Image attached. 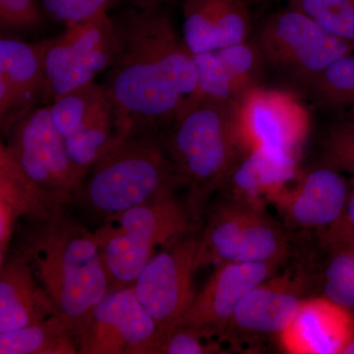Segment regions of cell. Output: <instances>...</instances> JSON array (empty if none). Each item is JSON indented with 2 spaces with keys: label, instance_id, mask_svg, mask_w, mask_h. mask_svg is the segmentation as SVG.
Masks as SVG:
<instances>
[{
  "label": "cell",
  "instance_id": "obj_29",
  "mask_svg": "<svg viewBox=\"0 0 354 354\" xmlns=\"http://www.w3.org/2000/svg\"><path fill=\"white\" fill-rule=\"evenodd\" d=\"M221 342L190 326L177 324L160 337L155 354L223 353Z\"/></svg>",
  "mask_w": 354,
  "mask_h": 354
},
{
  "label": "cell",
  "instance_id": "obj_15",
  "mask_svg": "<svg viewBox=\"0 0 354 354\" xmlns=\"http://www.w3.org/2000/svg\"><path fill=\"white\" fill-rule=\"evenodd\" d=\"M46 46V39L39 43H28L14 37H1L0 39L2 135L43 104Z\"/></svg>",
  "mask_w": 354,
  "mask_h": 354
},
{
  "label": "cell",
  "instance_id": "obj_8",
  "mask_svg": "<svg viewBox=\"0 0 354 354\" xmlns=\"http://www.w3.org/2000/svg\"><path fill=\"white\" fill-rule=\"evenodd\" d=\"M203 246L209 263H277L288 251L278 223L262 202L225 198L209 211L202 227Z\"/></svg>",
  "mask_w": 354,
  "mask_h": 354
},
{
  "label": "cell",
  "instance_id": "obj_25",
  "mask_svg": "<svg viewBox=\"0 0 354 354\" xmlns=\"http://www.w3.org/2000/svg\"><path fill=\"white\" fill-rule=\"evenodd\" d=\"M304 86L312 99L324 108L354 106V55L335 60Z\"/></svg>",
  "mask_w": 354,
  "mask_h": 354
},
{
  "label": "cell",
  "instance_id": "obj_22",
  "mask_svg": "<svg viewBox=\"0 0 354 354\" xmlns=\"http://www.w3.org/2000/svg\"><path fill=\"white\" fill-rule=\"evenodd\" d=\"M297 177V160L264 148L242 153L221 190L227 198L274 201Z\"/></svg>",
  "mask_w": 354,
  "mask_h": 354
},
{
  "label": "cell",
  "instance_id": "obj_4",
  "mask_svg": "<svg viewBox=\"0 0 354 354\" xmlns=\"http://www.w3.org/2000/svg\"><path fill=\"white\" fill-rule=\"evenodd\" d=\"M169 186L139 206L106 216L95 230L111 291L132 285L160 249L198 230L189 206L177 200Z\"/></svg>",
  "mask_w": 354,
  "mask_h": 354
},
{
  "label": "cell",
  "instance_id": "obj_2",
  "mask_svg": "<svg viewBox=\"0 0 354 354\" xmlns=\"http://www.w3.org/2000/svg\"><path fill=\"white\" fill-rule=\"evenodd\" d=\"M10 250L29 263L79 337L88 314L111 291L95 232L73 218L67 206L55 205L20 221Z\"/></svg>",
  "mask_w": 354,
  "mask_h": 354
},
{
  "label": "cell",
  "instance_id": "obj_1",
  "mask_svg": "<svg viewBox=\"0 0 354 354\" xmlns=\"http://www.w3.org/2000/svg\"><path fill=\"white\" fill-rule=\"evenodd\" d=\"M114 24L118 48L104 85L131 133L164 132L196 95L193 53L162 7L130 9Z\"/></svg>",
  "mask_w": 354,
  "mask_h": 354
},
{
  "label": "cell",
  "instance_id": "obj_34",
  "mask_svg": "<svg viewBox=\"0 0 354 354\" xmlns=\"http://www.w3.org/2000/svg\"><path fill=\"white\" fill-rule=\"evenodd\" d=\"M342 354H354V339L346 346Z\"/></svg>",
  "mask_w": 354,
  "mask_h": 354
},
{
  "label": "cell",
  "instance_id": "obj_16",
  "mask_svg": "<svg viewBox=\"0 0 354 354\" xmlns=\"http://www.w3.org/2000/svg\"><path fill=\"white\" fill-rule=\"evenodd\" d=\"M304 281L290 274L262 281L236 307L221 341L235 344L241 337L281 335L304 302Z\"/></svg>",
  "mask_w": 354,
  "mask_h": 354
},
{
  "label": "cell",
  "instance_id": "obj_10",
  "mask_svg": "<svg viewBox=\"0 0 354 354\" xmlns=\"http://www.w3.org/2000/svg\"><path fill=\"white\" fill-rule=\"evenodd\" d=\"M254 41L266 64L285 72L304 85L354 50L353 41L333 36L304 13L288 6L263 21Z\"/></svg>",
  "mask_w": 354,
  "mask_h": 354
},
{
  "label": "cell",
  "instance_id": "obj_33",
  "mask_svg": "<svg viewBox=\"0 0 354 354\" xmlns=\"http://www.w3.org/2000/svg\"><path fill=\"white\" fill-rule=\"evenodd\" d=\"M127 1L134 8L147 10V9L160 8L165 4L171 3L177 0H127Z\"/></svg>",
  "mask_w": 354,
  "mask_h": 354
},
{
  "label": "cell",
  "instance_id": "obj_23",
  "mask_svg": "<svg viewBox=\"0 0 354 354\" xmlns=\"http://www.w3.org/2000/svg\"><path fill=\"white\" fill-rule=\"evenodd\" d=\"M37 187L7 150L0 144V263L10 251L23 218L37 216L55 206ZM66 206V205H65Z\"/></svg>",
  "mask_w": 354,
  "mask_h": 354
},
{
  "label": "cell",
  "instance_id": "obj_14",
  "mask_svg": "<svg viewBox=\"0 0 354 354\" xmlns=\"http://www.w3.org/2000/svg\"><path fill=\"white\" fill-rule=\"evenodd\" d=\"M279 266L277 263H220L178 324L221 341L241 300L255 286L271 278Z\"/></svg>",
  "mask_w": 354,
  "mask_h": 354
},
{
  "label": "cell",
  "instance_id": "obj_20",
  "mask_svg": "<svg viewBox=\"0 0 354 354\" xmlns=\"http://www.w3.org/2000/svg\"><path fill=\"white\" fill-rule=\"evenodd\" d=\"M351 192L334 167L314 169L272 201L295 227L328 230L342 218Z\"/></svg>",
  "mask_w": 354,
  "mask_h": 354
},
{
  "label": "cell",
  "instance_id": "obj_24",
  "mask_svg": "<svg viewBox=\"0 0 354 354\" xmlns=\"http://www.w3.org/2000/svg\"><path fill=\"white\" fill-rule=\"evenodd\" d=\"M1 354H77L76 330L62 314L22 329L0 334Z\"/></svg>",
  "mask_w": 354,
  "mask_h": 354
},
{
  "label": "cell",
  "instance_id": "obj_31",
  "mask_svg": "<svg viewBox=\"0 0 354 354\" xmlns=\"http://www.w3.org/2000/svg\"><path fill=\"white\" fill-rule=\"evenodd\" d=\"M329 167L349 172L354 179V120L335 123L324 144Z\"/></svg>",
  "mask_w": 354,
  "mask_h": 354
},
{
  "label": "cell",
  "instance_id": "obj_26",
  "mask_svg": "<svg viewBox=\"0 0 354 354\" xmlns=\"http://www.w3.org/2000/svg\"><path fill=\"white\" fill-rule=\"evenodd\" d=\"M269 1V0H267ZM333 36L354 43V0H283Z\"/></svg>",
  "mask_w": 354,
  "mask_h": 354
},
{
  "label": "cell",
  "instance_id": "obj_28",
  "mask_svg": "<svg viewBox=\"0 0 354 354\" xmlns=\"http://www.w3.org/2000/svg\"><path fill=\"white\" fill-rule=\"evenodd\" d=\"M46 17L41 0H0L1 37L38 32Z\"/></svg>",
  "mask_w": 354,
  "mask_h": 354
},
{
  "label": "cell",
  "instance_id": "obj_3",
  "mask_svg": "<svg viewBox=\"0 0 354 354\" xmlns=\"http://www.w3.org/2000/svg\"><path fill=\"white\" fill-rule=\"evenodd\" d=\"M162 134L177 176L189 187L188 205L199 220L205 199L221 190L243 153L234 104L196 94Z\"/></svg>",
  "mask_w": 354,
  "mask_h": 354
},
{
  "label": "cell",
  "instance_id": "obj_13",
  "mask_svg": "<svg viewBox=\"0 0 354 354\" xmlns=\"http://www.w3.org/2000/svg\"><path fill=\"white\" fill-rule=\"evenodd\" d=\"M160 332L133 285L109 291L79 334L81 354H155Z\"/></svg>",
  "mask_w": 354,
  "mask_h": 354
},
{
  "label": "cell",
  "instance_id": "obj_12",
  "mask_svg": "<svg viewBox=\"0 0 354 354\" xmlns=\"http://www.w3.org/2000/svg\"><path fill=\"white\" fill-rule=\"evenodd\" d=\"M234 120L242 153L264 148L297 160L310 129L308 111L295 95L261 86L234 104Z\"/></svg>",
  "mask_w": 354,
  "mask_h": 354
},
{
  "label": "cell",
  "instance_id": "obj_9",
  "mask_svg": "<svg viewBox=\"0 0 354 354\" xmlns=\"http://www.w3.org/2000/svg\"><path fill=\"white\" fill-rule=\"evenodd\" d=\"M43 104L95 81L115 57L118 36L106 12L70 27L46 39Z\"/></svg>",
  "mask_w": 354,
  "mask_h": 354
},
{
  "label": "cell",
  "instance_id": "obj_5",
  "mask_svg": "<svg viewBox=\"0 0 354 354\" xmlns=\"http://www.w3.org/2000/svg\"><path fill=\"white\" fill-rule=\"evenodd\" d=\"M176 184L183 185L162 132H134L91 167L77 203L106 218L139 206Z\"/></svg>",
  "mask_w": 354,
  "mask_h": 354
},
{
  "label": "cell",
  "instance_id": "obj_21",
  "mask_svg": "<svg viewBox=\"0 0 354 354\" xmlns=\"http://www.w3.org/2000/svg\"><path fill=\"white\" fill-rule=\"evenodd\" d=\"M59 314L31 266L10 250L0 263V334L12 332Z\"/></svg>",
  "mask_w": 354,
  "mask_h": 354
},
{
  "label": "cell",
  "instance_id": "obj_32",
  "mask_svg": "<svg viewBox=\"0 0 354 354\" xmlns=\"http://www.w3.org/2000/svg\"><path fill=\"white\" fill-rule=\"evenodd\" d=\"M324 232V242L330 249L354 247V189L349 194L342 218Z\"/></svg>",
  "mask_w": 354,
  "mask_h": 354
},
{
  "label": "cell",
  "instance_id": "obj_6",
  "mask_svg": "<svg viewBox=\"0 0 354 354\" xmlns=\"http://www.w3.org/2000/svg\"><path fill=\"white\" fill-rule=\"evenodd\" d=\"M51 120L72 162L84 171L111 152L131 127L104 84H85L50 104Z\"/></svg>",
  "mask_w": 354,
  "mask_h": 354
},
{
  "label": "cell",
  "instance_id": "obj_17",
  "mask_svg": "<svg viewBox=\"0 0 354 354\" xmlns=\"http://www.w3.org/2000/svg\"><path fill=\"white\" fill-rule=\"evenodd\" d=\"M197 93L235 104L259 87L266 62L254 39L193 55Z\"/></svg>",
  "mask_w": 354,
  "mask_h": 354
},
{
  "label": "cell",
  "instance_id": "obj_19",
  "mask_svg": "<svg viewBox=\"0 0 354 354\" xmlns=\"http://www.w3.org/2000/svg\"><path fill=\"white\" fill-rule=\"evenodd\" d=\"M279 337L293 354H342L354 339V312L327 297L304 299Z\"/></svg>",
  "mask_w": 354,
  "mask_h": 354
},
{
  "label": "cell",
  "instance_id": "obj_7",
  "mask_svg": "<svg viewBox=\"0 0 354 354\" xmlns=\"http://www.w3.org/2000/svg\"><path fill=\"white\" fill-rule=\"evenodd\" d=\"M3 136L14 160L51 203L78 201L88 174L70 158L50 104L35 109Z\"/></svg>",
  "mask_w": 354,
  "mask_h": 354
},
{
  "label": "cell",
  "instance_id": "obj_11",
  "mask_svg": "<svg viewBox=\"0 0 354 354\" xmlns=\"http://www.w3.org/2000/svg\"><path fill=\"white\" fill-rule=\"evenodd\" d=\"M208 264L201 232L160 249L132 283L135 295L158 326L160 339L180 323L196 297L195 274Z\"/></svg>",
  "mask_w": 354,
  "mask_h": 354
},
{
  "label": "cell",
  "instance_id": "obj_27",
  "mask_svg": "<svg viewBox=\"0 0 354 354\" xmlns=\"http://www.w3.org/2000/svg\"><path fill=\"white\" fill-rule=\"evenodd\" d=\"M330 250L324 271V297L354 312V247Z\"/></svg>",
  "mask_w": 354,
  "mask_h": 354
},
{
  "label": "cell",
  "instance_id": "obj_18",
  "mask_svg": "<svg viewBox=\"0 0 354 354\" xmlns=\"http://www.w3.org/2000/svg\"><path fill=\"white\" fill-rule=\"evenodd\" d=\"M184 43L193 55L250 39L252 0H183Z\"/></svg>",
  "mask_w": 354,
  "mask_h": 354
},
{
  "label": "cell",
  "instance_id": "obj_35",
  "mask_svg": "<svg viewBox=\"0 0 354 354\" xmlns=\"http://www.w3.org/2000/svg\"><path fill=\"white\" fill-rule=\"evenodd\" d=\"M257 1V0H256ZM258 1H267V0H258Z\"/></svg>",
  "mask_w": 354,
  "mask_h": 354
},
{
  "label": "cell",
  "instance_id": "obj_30",
  "mask_svg": "<svg viewBox=\"0 0 354 354\" xmlns=\"http://www.w3.org/2000/svg\"><path fill=\"white\" fill-rule=\"evenodd\" d=\"M116 0H41L46 17L70 27L106 12Z\"/></svg>",
  "mask_w": 354,
  "mask_h": 354
}]
</instances>
